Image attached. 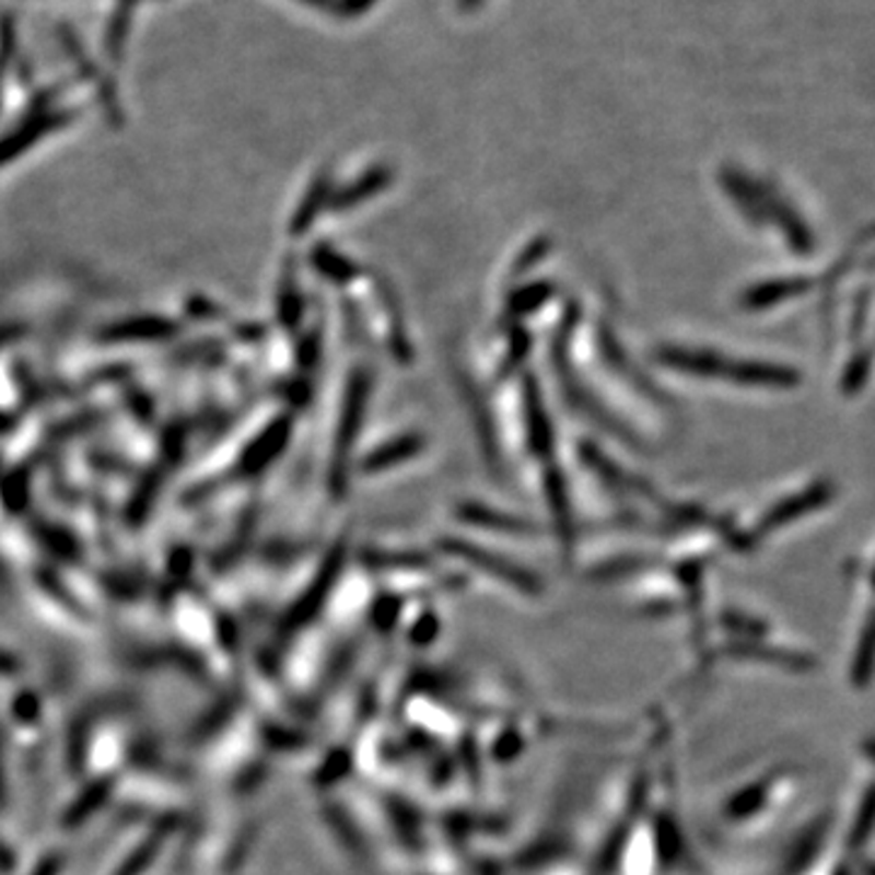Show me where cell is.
Here are the masks:
<instances>
[{"label":"cell","instance_id":"obj_10","mask_svg":"<svg viewBox=\"0 0 875 875\" xmlns=\"http://www.w3.org/2000/svg\"><path fill=\"white\" fill-rule=\"evenodd\" d=\"M109 791H113V781H109V779L95 781V783L88 785L85 791L79 797H75V801L69 805V809L63 813V827L73 829V827L83 825L85 819H91V815H95L97 809H101L107 803Z\"/></svg>","mask_w":875,"mask_h":875},{"label":"cell","instance_id":"obj_7","mask_svg":"<svg viewBox=\"0 0 875 875\" xmlns=\"http://www.w3.org/2000/svg\"><path fill=\"white\" fill-rule=\"evenodd\" d=\"M582 459H586V465L594 469V472L604 479V481H608V485L612 487V489H622V491H634V494H642V497H648V499H656V494L654 491L644 485V481H640V479H634V477H630L628 472H622V469L616 465V463H610V459L600 453V451H596L594 445H582Z\"/></svg>","mask_w":875,"mask_h":875},{"label":"cell","instance_id":"obj_21","mask_svg":"<svg viewBox=\"0 0 875 875\" xmlns=\"http://www.w3.org/2000/svg\"><path fill=\"white\" fill-rule=\"evenodd\" d=\"M10 866H13V853H10L3 841H0V868H10Z\"/></svg>","mask_w":875,"mask_h":875},{"label":"cell","instance_id":"obj_14","mask_svg":"<svg viewBox=\"0 0 875 875\" xmlns=\"http://www.w3.org/2000/svg\"><path fill=\"white\" fill-rule=\"evenodd\" d=\"M509 348L511 350H509L506 360H503L501 375H509V372H513V368H518L523 363L525 355H528V350H530V336L525 334L523 328H516V334H513Z\"/></svg>","mask_w":875,"mask_h":875},{"label":"cell","instance_id":"obj_6","mask_svg":"<svg viewBox=\"0 0 875 875\" xmlns=\"http://www.w3.org/2000/svg\"><path fill=\"white\" fill-rule=\"evenodd\" d=\"M457 516L479 525V528H489V530H499V533H535V525L523 521L518 516H511V513H503L497 511L491 506H481V503H459L457 506Z\"/></svg>","mask_w":875,"mask_h":875},{"label":"cell","instance_id":"obj_13","mask_svg":"<svg viewBox=\"0 0 875 875\" xmlns=\"http://www.w3.org/2000/svg\"><path fill=\"white\" fill-rule=\"evenodd\" d=\"M552 298V284L550 282H535L528 284L525 290H518L513 298L509 300V312L511 316H523V314H530L542 306L547 300Z\"/></svg>","mask_w":875,"mask_h":875},{"label":"cell","instance_id":"obj_2","mask_svg":"<svg viewBox=\"0 0 875 875\" xmlns=\"http://www.w3.org/2000/svg\"><path fill=\"white\" fill-rule=\"evenodd\" d=\"M441 545H443V550H447L455 557H463V560H467L469 564H475L477 569H485V572L503 579V582L525 591V594H535V591H540V582L530 572H525V569L516 567L509 560H503V557H499V555L481 550V547H477L475 542L447 538V540H441Z\"/></svg>","mask_w":875,"mask_h":875},{"label":"cell","instance_id":"obj_9","mask_svg":"<svg viewBox=\"0 0 875 875\" xmlns=\"http://www.w3.org/2000/svg\"><path fill=\"white\" fill-rule=\"evenodd\" d=\"M600 350H604V355H606V360L608 363L616 368L620 375H626V380H630L634 387H638L640 392H644L648 394V397H652V399H656V401H666V397L664 394L656 389L652 382L642 375V372L634 368L630 360H628V355L622 353V350L618 348V343L612 341V336L608 334V328H600Z\"/></svg>","mask_w":875,"mask_h":875},{"label":"cell","instance_id":"obj_20","mask_svg":"<svg viewBox=\"0 0 875 875\" xmlns=\"http://www.w3.org/2000/svg\"><path fill=\"white\" fill-rule=\"evenodd\" d=\"M5 803V771H3V730H0V807Z\"/></svg>","mask_w":875,"mask_h":875},{"label":"cell","instance_id":"obj_18","mask_svg":"<svg viewBox=\"0 0 875 875\" xmlns=\"http://www.w3.org/2000/svg\"><path fill=\"white\" fill-rule=\"evenodd\" d=\"M63 868V856L61 853H49L47 859H44L39 866L32 871L30 875H59Z\"/></svg>","mask_w":875,"mask_h":875},{"label":"cell","instance_id":"obj_4","mask_svg":"<svg viewBox=\"0 0 875 875\" xmlns=\"http://www.w3.org/2000/svg\"><path fill=\"white\" fill-rule=\"evenodd\" d=\"M813 280L809 278H779V280H766L761 284H754L747 292H744L742 304L747 310H769L773 304H781L797 294H805L813 290Z\"/></svg>","mask_w":875,"mask_h":875},{"label":"cell","instance_id":"obj_17","mask_svg":"<svg viewBox=\"0 0 875 875\" xmlns=\"http://www.w3.org/2000/svg\"><path fill=\"white\" fill-rule=\"evenodd\" d=\"M547 250H550V238H538V241H533L530 244V248L525 250V254L518 258V262H516V268H513V272H518L523 270V268H530L533 262H538V260H542L545 256H547Z\"/></svg>","mask_w":875,"mask_h":875},{"label":"cell","instance_id":"obj_3","mask_svg":"<svg viewBox=\"0 0 875 875\" xmlns=\"http://www.w3.org/2000/svg\"><path fill=\"white\" fill-rule=\"evenodd\" d=\"M831 499V487L829 485H813L809 489L801 491V494H793L783 499L781 503H775V506L766 513L759 523V538L761 535H769L775 528H783L785 523H791L795 518H803L807 513H813L817 509H822L825 503Z\"/></svg>","mask_w":875,"mask_h":875},{"label":"cell","instance_id":"obj_16","mask_svg":"<svg viewBox=\"0 0 875 875\" xmlns=\"http://www.w3.org/2000/svg\"><path fill=\"white\" fill-rule=\"evenodd\" d=\"M13 710H15V715H18L22 722H35V720L39 718V713H42V703H39V698H37V696L22 693V696L15 698Z\"/></svg>","mask_w":875,"mask_h":875},{"label":"cell","instance_id":"obj_5","mask_svg":"<svg viewBox=\"0 0 875 875\" xmlns=\"http://www.w3.org/2000/svg\"><path fill=\"white\" fill-rule=\"evenodd\" d=\"M525 413H528V438H530V451L540 457L552 455V425L547 413L542 409L538 387H535V380H525Z\"/></svg>","mask_w":875,"mask_h":875},{"label":"cell","instance_id":"obj_12","mask_svg":"<svg viewBox=\"0 0 875 875\" xmlns=\"http://www.w3.org/2000/svg\"><path fill=\"white\" fill-rule=\"evenodd\" d=\"M423 451V438L409 433V435H401L397 441H392L389 445L380 447V451L368 457V467L365 469H385L389 465H397L404 463V459H409L413 455H419Z\"/></svg>","mask_w":875,"mask_h":875},{"label":"cell","instance_id":"obj_19","mask_svg":"<svg viewBox=\"0 0 875 875\" xmlns=\"http://www.w3.org/2000/svg\"><path fill=\"white\" fill-rule=\"evenodd\" d=\"M20 672V662L13 654H8L5 650H0V676H13Z\"/></svg>","mask_w":875,"mask_h":875},{"label":"cell","instance_id":"obj_11","mask_svg":"<svg viewBox=\"0 0 875 875\" xmlns=\"http://www.w3.org/2000/svg\"><path fill=\"white\" fill-rule=\"evenodd\" d=\"M166 837H168V827H159L153 835H149L147 841H141V844L129 853L122 866H119L113 875H141L144 873L151 863L156 861L163 844H166Z\"/></svg>","mask_w":875,"mask_h":875},{"label":"cell","instance_id":"obj_1","mask_svg":"<svg viewBox=\"0 0 875 875\" xmlns=\"http://www.w3.org/2000/svg\"><path fill=\"white\" fill-rule=\"evenodd\" d=\"M656 358H660L664 365H669L678 372H688V375L727 380L749 387H793L801 382V375H797L793 368L757 363V360H732L725 355L710 353V350L662 348Z\"/></svg>","mask_w":875,"mask_h":875},{"label":"cell","instance_id":"obj_8","mask_svg":"<svg viewBox=\"0 0 875 875\" xmlns=\"http://www.w3.org/2000/svg\"><path fill=\"white\" fill-rule=\"evenodd\" d=\"M545 487H547V499H550V506H552V513H555L557 530H560V538H562L564 547H572V542H574V516H572V509H569L564 477L557 472V469H550V472H547V477H545Z\"/></svg>","mask_w":875,"mask_h":875},{"label":"cell","instance_id":"obj_15","mask_svg":"<svg viewBox=\"0 0 875 875\" xmlns=\"http://www.w3.org/2000/svg\"><path fill=\"white\" fill-rule=\"evenodd\" d=\"M868 368H871V353H868V350H863L861 355H856L851 360L849 368H847V375H844V389L849 394L861 389V385L868 377Z\"/></svg>","mask_w":875,"mask_h":875}]
</instances>
